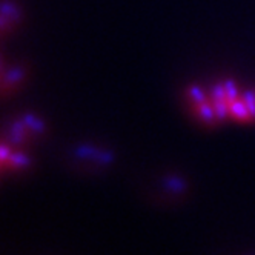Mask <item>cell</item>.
I'll return each instance as SVG.
<instances>
[{
	"label": "cell",
	"instance_id": "obj_4",
	"mask_svg": "<svg viewBox=\"0 0 255 255\" xmlns=\"http://www.w3.org/2000/svg\"><path fill=\"white\" fill-rule=\"evenodd\" d=\"M19 20V12L12 3H0V35L14 28Z\"/></svg>",
	"mask_w": 255,
	"mask_h": 255
},
{
	"label": "cell",
	"instance_id": "obj_3",
	"mask_svg": "<svg viewBox=\"0 0 255 255\" xmlns=\"http://www.w3.org/2000/svg\"><path fill=\"white\" fill-rule=\"evenodd\" d=\"M77 165L86 171H103L114 163V154L103 148H85L77 151Z\"/></svg>",
	"mask_w": 255,
	"mask_h": 255
},
{
	"label": "cell",
	"instance_id": "obj_2",
	"mask_svg": "<svg viewBox=\"0 0 255 255\" xmlns=\"http://www.w3.org/2000/svg\"><path fill=\"white\" fill-rule=\"evenodd\" d=\"M191 192L188 177L178 172H168L158 177L152 188V200L160 206H177L183 203Z\"/></svg>",
	"mask_w": 255,
	"mask_h": 255
},
{
	"label": "cell",
	"instance_id": "obj_5",
	"mask_svg": "<svg viewBox=\"0 0 255 255\" xmlns=\"http://www.w3.org/2000/svg\"><path fill=\"white\" fill-rule=\"evenodd\" d=\"M243 255H255V251H254V252H246V254H243Z\"/></svg>",
	"mask_w": 255,
	"mask_h": 255
},
{
	"label": "cell",
	"instance_id": "obj_1",
	"mask_svg": "<svg viewBox=\"0 0 255 255\" xmlns=\"http://www.w3.org/2000/svg\"><path fill=\"white\" fill-rule=\"evenodd\" d=\"M185 105L203 128L255 125V86L237 79L191 83L185 91Z\"/></svg>",
	"mask_w": 255,
	"mask_h": 255
}]
</instances>
